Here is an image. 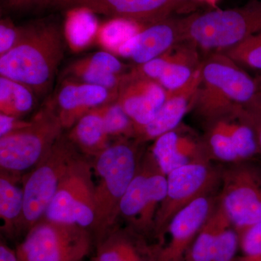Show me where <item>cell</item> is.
Returning a JSON list of instances; mask_svg holds the SVG:
<instances>
[{
    "label": "cell",
    "mask_w": 261,
    "mask_h": 261,
    "mask_svg": "<svg viewBox=\"0 0 261 261\" xmlns=\"http://www.w3.org/2000/svg\"><path fill=\"white\" fill-rule=\"evenodd\" d=\"M212 122L207 135L209 156L236 163L248 161L260 153L255 132L241 110L218 117Z\"/></svg>",
    "instance_id": "8fae6325"
},
{
    "label": "cell",
    "mask_w": 261,
    "mask_h": 261,
    "mask_svg": "<svg viewBox=\"0 0 261 261\" xmlns=\"http://www.w3.org/2000/svg\"><path fill=\"white\" fill-rule=\"evenodd\" d=\"M87 58L92 64L108 73L121 75L120 73L123 70V64L111 53L98 51Z\"/></svg>",
    "instance_id": "e575fe53"
},
{
    "label": "cell",
    "mask_w": 261,
    "mask_h": 261,
    "mask_svg": "<svg viewBox=\"0 0 261 261\" xmlns=\"http://www.w3.org/2000/svg\"><path fill=\"white\" fill-rule=\"evenodd\" d=\"M68 137L83 153L95 157L107 148L110 137L105 130L102 107L95 108L71 127Z\"/></svg>",
    "instance_id": "d6986e66"
},
{
    "label": "cell",
    "mask_w": 261,
    "mask_h": 261,
    "mask_svg": "<svg viewBox=\"0 0 261 261\" xmlns=\"http://www.w3.org/2000/svg\"><path fill=\"white\" fill-rule=\"evenodd\" d=\"M239 247L240 236L231 221H228L218 234L213 261L236 260L235 256Z\"/></svg>",
    "instance_id": "f546056e"
},
{
    "label": "cell",
    "mask_w": 261,
    "mask_h": 261,
    "mask_svg": "<svg viewBox=\"0 0 261 261\" xmlns=\"http://www.w3.org/2000/svg\"><path fill=\"white\" fill-rule=\"evenodd\" d=\"M181 0H50L46 8H84L94 14L122 18L146 27L169 18Z\"/></svg>",
    "instance_id": "7c38bea8"
},
{
    "label": "cell",
    "mask_w": 261,
    "mask_h": 261,
    "mask_svg": "<svg viewBox=\"0 0 261 261\" xmlns=\"http://www.w3.org/2000/svg\"><path fill=\"white\" fill-rule=\"evenodd\" d=\"M208 195L196 199L173 216L166 232L170 240L166 246L159 247L157 261H184L196 237L214 211Z\"/></svg>",
    "instance_id": "5bb4252c"
},
{
    "label": "cell",
    "mask_w": 261,
    "mask_h": 261,
    "mask_svg": "<svg viewBox=\"0 0 261 261\" xmlns=\"http://www.w3.org/2000/svg\"><path fill=\"white\" fill-rule=\"evenodd\" d=\"M144 27L126 19L111 18L99 25L96 40L106 50L116 54L123 43L135 37Z\"/></svg>",
    "instance_id": "d4e9b609"
},
{
    "label": "cell",
    "mask_w": 261,
    "mask_h": 261,
    "mask_svg": "<svg viewBox=\"0 0 261 261\" xmlns=\"http://www.w3.org/2000/svg\"><path fill=\"white\" fill-rule=\"evenodd\" d=\"M230 221L220 202L196 237L184 261H213L216 239L221 228Z\"/></svg>",
    "instance_id": "603a6c76"
},
{
    "label": "cell",
    "mask_w": 261,
    "mask_h": 261,
    "mask_svg": "<svg viewBox=\"0 0 261 261\" xmlns=\"http://www.w3.org/2000/svg\"><path fill=\"white\" fill-rule=\"evenodd\" d=\"M66 73L70 80L100 86L113 91H118L123 77L105 71L90 63L87 58L70 65L66 70Z\"/></svg>",
    "instance_id": "4316f807"
},
{
    "label": "cell",
    "mask_w": 261,
    "mask_h": 261,
    "mask_svg": "<svg viewBox=\"0 0 261 261\" xmlns=\"http://www.w3.org/2000/svg\"><path fill=\"white\" fill-rule=\"evenodd\" d=\"M183 35L204 49H229L261 31V1L217 10L181 20Z\"/></svg>",
    "instance_id": "3957f363"
},
{
    "label": "cell",
    "mask_w": 261,
    "mask_h": 261,
    "mask_svg": "<svg viewBox=\"0 0 261 261\" xmlns=\"http://www.w3.org/2000/svg\"><path fill=\"white\" fill-rule=\"evenodd\" d=\"M229 58L261 70V31L227 49Z\"/></svg>",
    "instance_id": "f1b7e54d"
},
{
    "label": "cell",
    "mask_w": 261,
    "mask_h": 261,
    "mask_svg": "<svg viewBox=\"0 0 261 261\" xmlns=\"http://www.w3.org/2000/svg\"><path fill=\"white\" fill-rule=\"evenodd\" d=\"M240 247L243 256H258L261 255V221L247 228L240 235Z\"/></svg>",
    "instance_id": "1f68e13d"
},
{
    "label": "cell",
    "mask_w": 261,
    "mask_h": 261,
    "mask_svg": "<svg viewBox=\"0 0 261 261\" xmlns=\"http://www.w3.org/2000/svg\"><path fill=\"white\" fill-rule=\"evenodd\" d=\"M19 176L1 171L0 175V217L2 231L8 238L20 233L24 207L23 187L17 185Z\"/></svg>",
    "instance_id": "ffe728a7"
},
{
    "label": "cell",
    "mask_w": 261,
    "mask_h": 261,
    "mask_svg": "<svg viewBox=\"0 0 261 261\" xmlns=\"http://www.w3.org/2000/svg\"><path fill=\"white\" fill-rule=\"evenodd\" d=\"M63 129L54 110L46 105L25 126L0 137L1 171L20 177L47 155Z\"/></svg>",
    "instance_id": "277c9868"
},
{
    "label": "cell",
    "mask_w": 261,
    "mask_h": 261,
    "mask_svg": "<svg viewBox=\"0 0 261 261\" xmlns=\"http://www.w3.org/2000/svg\"><path fill=\"white\" fill-rule=\"evenodd\" d=\"M93 241L87 228L44 218L25 233L15 251L19 261H82Z\"/></svg>",
    "instance_id": "5b68a950"
},
{
    "label": "cell",
    "mask_w": 261,
    "mask_h": 261,
    "mask_svg": "<svg viewBox=\"0 0 261 261\" xmlns=\"http://www.w3.org/2000/svg\"><path fill=\"white\" fill-rule=\"evenodd\" d=\"M21 35V27H15L11 19H2L0 22V56L15 47Z\"/></svg>",
    "instance_id": "d6a6232c"
},
{
    "label": "cell",
    "mask_w": 261,
    "mask_h": 261,
    "mask_svg": "<svg viewBox=\"0 0 261 261\" xmlns=\"http://www.w3.org/2000/svg\"><path fill=\"white\" fill-rule=\"evenodd\" d=\"M136 145L123 139L94 157L95 220L91 233L96 244L113 230L120 215L121 201L138 168Z\"/></svg>",
    "instance_id": "7a4b0ae2"
},
{
    "label": "cell",
    "mask_w": 261,
    "mask_h": 261,
    "mask_svg": "<svg viewBox=\"0 0 261 261\" xmlns=\"http://www.w3.org/2000/svg\"><path fill=\"white\" fill-rule=\"evenodd\" d=\"M219 180L221 174L209 162L189 163L167 175V195L154 221L153 231L160 240L173 216L196 199L208 195Z\"/></svg>",
    "instance_id": "30bf717a"
},
{
    "label": "cell",
    "mask_w": 261,
    "mask_h": 261,
    "mask_svg": "<svg viewBox=\"0 0 261 261\" xmlns=\"http://www.w3.org/2000/svg\"><path fill=\"white\" fill-rule=\"evenodd\" d=\"M50 0H5L4 6L13 11H23L32 8H46Z\"/></svg>",
    "instance_id": "d590c367"
},
{
    "label": "cell",
    "mask_w": 261,
    "mask_h": 261,
    "mask_svg": "<svg viewBox=\"0 0 261 261\" xmlns=\"http://www.w3.org/2000/svg\"><path fill=\"white\" fill-rule=\"evenodd\" d=\"M221 180L220 204L240 236L261 221V169L246 161L233 163Z\"/></svg>",
    "instance_id": "ba28073f"
},
{
    "label": "cell",
    "mask_w": 261,
    "mask_h": 261,
    "mask_svg": "<svg viewBox=\"0 0 261 261\" xmlns=\"http://www.w3.org/2000/svg\"><path fill=\"white\" fill-rule=\"evenodd\" d=\"M178 135L176 130H173L160 136L151 149V153L166 176L176 168L191 163L178 151Z\"/></svg>",
    "instance_id": "484cf974"
},
{
    "label": "cell",
    "mask_w": 261,
    "mask_h": 261,
    "mask_svg": "<svg viewBox=\"0 0 261 261\" xmlns=\"http://www.w3.org/2000/svg\"><path fill=\"white\" fill-rule=\"evenodd\" d=\"M105 130L109 137L135 136V125L117 101L102 107Z\"/></svg>",
    "instance_id": "83f0119b"
},
{
    "label": "cell",
    "mask_w": 261,
    "mask_h": 261,
    "mask_svg": "<svg viewBox=\"0 0 261 261\" xmlns=\"http://www.w3.org/2000/svg\"><path fill=\"white\" fill-rule=\"evenodd\" d=\"M168 95L162 86L137 71L123 75L116 101L135 125V129L153 120Z\"/></svg>",
    "instance_id": "9a60e30c"
},
{
    "label": "cell",
    "mask_w": 261,
    "mask_h": 261,
    "mask_svg": "<svg viewBox=\"0 0 261 261\" xmlns=\"http://www.w3.org/2000/svg\"><path fill=\"white\" fill-rule=\"evenodd\" d=\"M260 1H261V0H260Z\"/></svg>",
    "instance_id": "60d3db41"
},
{
    "label": "cell",
    "mask_w": 261,
    "mask_h": 261,
    "mask_svg": "<svg viewBox=\"0 0 261 261\" xmlns=\"http://www.w3.org/2000/svg\"><path fill=\"white\" fill-rule=\"evenodd\" d=\"M192 75L191 68L183 63L166 58L164 66L157 82L165 89L176 91L183 87Z\"/></svg>",
    "instance_id": "4dcf8cb0"
},
{
    "label": "cell",
    "mask_w": 261,
    "mask_h": 261,
    "mask_svg": "<svg viewBox=\"0 0 261 261\" xmlns=\"http://www.w3.org/2000/svg\"><path fill=\"white\" fill-rule=\"evenodd\" d=\"M167 176L151 152L141 162L120 204V214L132 221L137 232L153 231L156 213L167 195Z\"/></svg>",
    "instance_id": "9c48e42d"
},
{
    "label": "cell",
    "mask_w": 261,
    "mask_h": 261,
    "mask_svg": "<svg viewBox=\"0 0 261 261\" xmlns=\"http://www.w3.org/2000/svg\"><path fill=\"white\" fill-rule=\"evenodd\" d=\"M235 261H261V255L258 256H242L236 259Z\"/></svg>",
    "instance_id": "f35d334b"
},
{
    "label": "cell",
    "mask_w": 261,
    "mask_h": 261,
    "mask_svg": "<svg viewBox=\"0 0 261 261\" xmlns=\"http://www.w3.org/2000/svg\"><path fill=\"white\" fill-rule=\"evenodd\" d=\"M118 94V91L100 86L67 80L47 104L54 110L63 128H70L86 113L116 101Z\"/></svg>",
    "instance_id": "4fadbf2b"
},
{
    "label": "cell",
    "mask_w": 261,
    "mask_h": 261,
    "mask_svg": "<svg viewBox=\"0 0 261 261\" xmlns=\"http://www.w3.org/2000/svg\"><path fill=\"white\" fill-rule=\"evenodd\" d=\"M138 233L112 230L97 244L94 261H157V248L147 247Z\"/></svg>",
    "instance_id": "ac0fdd59"
},
{
    "label": "cell",
    "mask_w": 261,
    "mask_h": 261,
    "mask_svg": "<svg viewBox=\"0 0 261 261\" xmlns=\"http://www.w3.org/2000/svg\"><path fill=\"white\" fill-rule=\"evenodd\" d=\"M180 35H183L181 21L168 18L146 25L123 43L116 55L142 65L162 56Z\"/></svg>",
    "instance_id": "2e32d148"
},
{
    "label": "cell",
    "mask_w": 261,
    "mask_h": 261,
    "mask_svg": "<svg viewBox=\"0 0 261 261\" xmlns=\"http://www.w3.org/2000/svg\"><path fill=\"white\" fill-rule=\"evenodd\" d=\"M33 91L27 86L5 76L0 77V111L19 118L32 109Z\"/></svg>",
    "instance_id": "cb8c5ba5"
},
{
    "label": "cell",
    "mask_w": 261,
    "mask_h": 261,
    "mask_svg": "<svg viewBox=\"0 0 261 261\" xmlns=\"http://www.w3.org/2000/svg\"><path fill=\"white\" fill-rule=\"evenodd\" d=\"M242 113L255 132L261 153V93L257 92L255 99L242 109Z\"/></svg>",
    "instance_id": "836d02e7"
},
{
    "label": "cell",
    "mask_w": 261,
    "mask_h": 261,
    "mask_svg": "<svg viewBox=\"0 0 261 261\" xmlns=\"http://www.w3.org/2000/svg\"><path fill=\"white\" fill-rule=\"evenodd\" d=\"M92 261H94L93 260H92Z\"/></svg>",
    "instance_id": "ab89813d"
},
{
    "label": "cell",
    "mask_w": 261,
    "mask_h": 261,
    "mask_svg": "<svg viewBox=\"0 0 261 261\" xmlns=\"http://www.w3.org/2000/svg\"><path fill=\"white\" fill-rule=\"evenodd\" d=\"M188 108V98L184 94L167 98L150 123L136 128L137 140L140 142L156 140L160 136L174 130L181 123Z\"/></svg>",
    "instance_id": "44dd1931"
},
{
    "label": "cell",
    "mask_w": 261,
    "mask_h": 261,
    "mask_svg": "<svg viewBox=\"0 0 261 261\" xmlns=\"http://www.w3.org/2000/svg\"><path fill=\"white\" fill-rule=\"evenodd\" d=\"M0 261H19L15 250L1 241L0 243Z\"/></svg>",
    "instance_id": "74e56055"
},
{
    "label": "cell",
    "mask_w": 261,
    "mask_h": 261,
    "mask_svg": "<svg viewBox=\"0 0 261 261\" xmlns=\"http://www.w3.org/2000/svg\"><path fill=\"white\" fill-rule=\"evenodd\" d=\"M202 76L211 89L224 98L228 113L235 112L228 104L243 108L251 102L258 92L256 82L245 72L222 62L207 63L202 68Z\"/></svg>",
    "instance_id": "e0dca14e"
},
{
    "label": "cell",
    "mask_w": 261,
    "mask_h": 261,
    "mask_svg": "<svg viewBox=\"0 0 261 261\" xmlns=\"http://www.w3.org/2000/svg\"><path fill=\"white\" fill-rule=\"evenodd\" d=\"M67 11L63 34L70 49L78 53L96 40L99 25L91 10L76 8Z\"/></svg>",
    "instance_id": "7402d4cb"
},
{
    "label": "cell",
    "mask_w": 261,
    "mask_h": 261,
    "mask_svg": "<svg viewBox=\"0 0 261 261\" xmlns=\"http://www.w3.org/2000/svg\"><path fill=\"white\" fill-rule=\"evenodd\" d=\"M29 121L18 120V118L9 115L0 114V137L8 135L10 132L25 126Z\"/></svg>",
    "instance_id": "8d00e7d4"
},
{
    "label": "cell",
    "mask_w": 261,
    "mask_h": 261,
    "mask_svg": "<svg viewBox=\"0 0 261 261\" xmlns=\"http://www.w3.org/2000/svg\"><path fill=\"white\" fill-rule=\"evenodd\" d=\"M63 35L56 23L44 20L21 27L15 47L0 56L1 76L45 93L63 58Z\"/></svg>",
    "instance_id": "6da1fadb"
},
{
    "label": "cell",
    "mask_w": 261,
    "mask_h": 261,
    "mask_svg": "<svg viewBox=\"0 0 261 261\" xmlns=\"http://www.w3.org/2000/svg\"><path fill=\"white\" fill-rule=\"evenodd\" d=\"M81 155L68 136L56 141L47 155L23 180L24 207L20 232H28L44 215L62 178Z\"/></svg>",
    "instance_id": "8992f818"
},
{
    "label": "cell",
    "mask_w": 261,
    "mask_h": 261,
    "mask_svg": "<svg viewBox=\"0 0 261 261\" xmlns=\"http://www.w3.org/2000/svg\"><path fill=\"white\" fill-rule=\"evenodd\" d=\"M44 218L77 224L91 232L95 220V183L92 165L83 156L67 170Z\"/></svg>",
    "instance_id": "52a82bcc"
}]
</instances>
